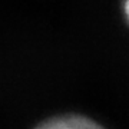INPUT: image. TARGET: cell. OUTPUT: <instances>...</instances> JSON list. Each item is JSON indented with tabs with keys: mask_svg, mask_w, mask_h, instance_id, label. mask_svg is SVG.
Listing matches in <instances>:
<instances>
[{
	"mask_svg": "<svg viewBox=\"0 0 129 129\" xmlns=\"http://www.w3.org/2000/svg\"><path fill=\"white\" fill-rule=\"evenodd\" d=\"M37 129H103L96 122L83 116H66L56 118L42 123Z\"/></svg>",
	"mask_w": 129,
	"mask_h": 129,
	"instance_id": "obj_1",
	"label": "cell"
},
{
	"mask_svg": "<svg viewBox=\"0 0 129 129\" xmlns=\"http://www.w3.org/2000/svg\"><path fill=\"white\" fill-rule=\"evenodd\" d=\"M123 9H125V14H126V19H128V23H129V0H125Z\"/></svg>",
	"mask_w": 129,
	"mask_h": 129,
	"instance_id": "obj_2",
	"label": "cell"
}]
</instances>
